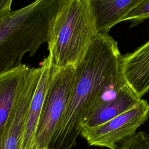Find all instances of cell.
Wrapping results in <instances>:
<instances>
[{
	"label": "cell",
	"instance_id": "cell-9",
	"mask_svg": "<svg viewBox=\"0 0 149 149\" xmlns=\"http://www.w3.org/2000/svg\"><path fill=\"white\" fill-rule=\"evenodd\" d=\"M141 99L126 84L115 95L101 102L92 110L84 127L101 125L133 108Z\"/></svg>",
	"mask_w": 149,
	"mask_h": 149
},
{
	"label": "cell",
	"instance_id": "cell-4",
	"mask_svg": "<svg viewBox=\"0 0 149 149\" xmlns=\"http://www.w3.org/2000/svg\"><path fill=\"white\" fill-rule=\"evenodd\" d=\"M76 66L58 68L47 94L38 120L36 148H48L66 111L73 86Z\"/></svg>",
	"mask_w": 149,
	"mask_h": 149
},
{
	"label": "cell",
	"instance_id": "cell-12",
	"mask_svg": "<svg viewBox=\"0 0 149 149\" xmlns=\"http://www.w3.org/2000/svg\"><path fill=\"white\" fill-rule=\"evenodd\" d=\"M149 19V0H141L123 19V21H129L130 27Z\"/></svg>",
	"mask_w": 149,
	"mask_h": 149
},
{
	"label": "cell",
	"instance_id": "cell-11",
	"mask_svg": "<svg viewBox=\"0 0 149 149\" xmlns=\"http://www.w3.org/2000/svg\"><path fill=\"white\" fill-rule=\"evenodd\" d=\"M30 69L29 66L22 64L0 74V135L9 119Z\"/></svg>",
	"mask_w": 149,
	"mask_h": 149
},
{
	"label": "cell",
	"instance_id": "cell-1",
	"mask_svg": "<svg viewBox=\"0 0 149 149\" xmlns=\"http://www.w3.org/2000/svg\"><path fill=\"white\" fill-rule=\"evenodd\" d=\"M118 42L109 34L98 33L83 60L76 66L73 86L64 116L48 146L71 149L86 120L104 94L125 83Z\"/></svg>",
	"mask_w": 149,
	"mask_h": 149
},
{
	"label": "cell",
	"instance_id": "cell-6",
	"mask_svg": "<svg viewBox=\"0 0 149 149\" xmlns=\"http://www.w3.org/2000/svg\"><path fill=\"white\" fill-rule=\"evenodd\" d=\"M41 72V67L30 68L9 119L0 135V149H19L29 108Z\"/></svg>",
	"mask_w": 149,
	"mask_h": 149
},
{
	"label": "cell",
	"instance_id": "cell-10",
	"mask_svg": "<svg viewBox=\"0 0 149 149\" xmlns=\"http://www.w3.org/2000/svg\"><path fill=\"white\" fill-rule=\"evenodd\" d=\"M141 0H90L97 33L108 34L109 30L123 22Z\"/></svg>",
	"mask_w": 149,
	"mask_h": 149
},
{
	"label": "cell",
	"instance_id": "cell-8",
	"mask_svg": "<svg viewBox=\"0 0 149 149\" xmlns=\"http://www.w3.org/2000/svg\"><path fill=\"white\" fill-rule=\"evenodd\" d=\"M121 70L126 84L141 99L149 91V40L122 55Z\"/></svg>",
	"mask_w": 149,
	"mask_h": 149
},
{
	"label": "cell",
	"instance_id": "cell-7",
	"mask_svg": "<svg viewBox=\"0 0 149 149\" xmlns=\"http://www.w3.org/2000/svg\"><path fill=\"white\" fill-rule=\"evenodd\" d=\"M41 72L28 111L19 149H37L36 133L44 101L58 69L49 54L41 62Z\"/></svg>",
	"mask_w": 149,
	"mask_h": 149
},
{
	"label": "cell",
	"instance_id": "cell-13",
	"mask_svg": "<svg viewBox=\"0 0 149 149\" xmlns=\"http://www.w3.org/2000/svg\"><path fill=\"white\" fill-rule=\"evenodd\" d=\"M117 149H149V134L140 130L122 141Z\"/></svg>",
	"mask_w": 149,
	"mask_h": 149
},
{
	"label": "cell",
	"instance_id": "cell-5",
	"mask_svg": "<svg viewBox=\"0 0 149 149\" xmlns=\"http://www.w3.org/2000/svg\"><path fill=\"white\" fill-rule=\"evenodd\" d=\"M149 116V103L141 99L127 111L91 128L84 127L80 135L90 146L117 149L123 140L132 137Z\"/></svg>",
	"mask_w": 149,
	"mask_h": 149
},
{
	"label": "cell",
	"instance_id": "cell-14",
	"mask_svg": "<svg viewBox=\"0 0 149 149\" xmlns=\"http://www.w3.org/2000/svg\"><path fill=\"white\" fill-rule=\"evenodd\" d=\"M12 0H0V22L12 12Z\"/></svg>",
	"mask_w": 149,
	"mask_h": 149
},
{
	"label": "cell",
	"instance_id": "cell-2",
	"mask_svg": "<svg viewBox=\"0 0 149 149\" xmlns=\"http://www.w3.org/2000/svg\"><path fill=\"white\" fill-rule=\"evenodd\" d=\"M63 0H36L12 12L0 22V74L22 65L48 43L54 19Z\"/></svg>",
	"mask_w": 149,
	"mask_h": 149
},
{
	"label": "cell",
	"instance_id": "cell-15",
	"mask_svg": "<svg viewBox=\"0 0 149 149\" xmlns=\"http://www.w3.org/2000/svg\"><path fill=\"white\" fill-rule=\"evenodd\" d=\"M38 149H51V148H50L48 147V148H38Z\"/></svg>",
	"mask_w": 149,
	"mask_h": 149
},
{
	"label": "cell",
	"instance_id": "cell-3",
	"mask_svg": "<svg viewBox=\"0 0 149 149\" xmlns=\"http://www.w3.org/2000/svg\"><path fill=\"white\" fill-rule=\"evenodd\" d=\"M97 34L90 0H63L47 43L54 65L58 68L76 66Z\"/></svg>",
	"mask_w": 149,
	"mask_h": 149
}]
</instances>
